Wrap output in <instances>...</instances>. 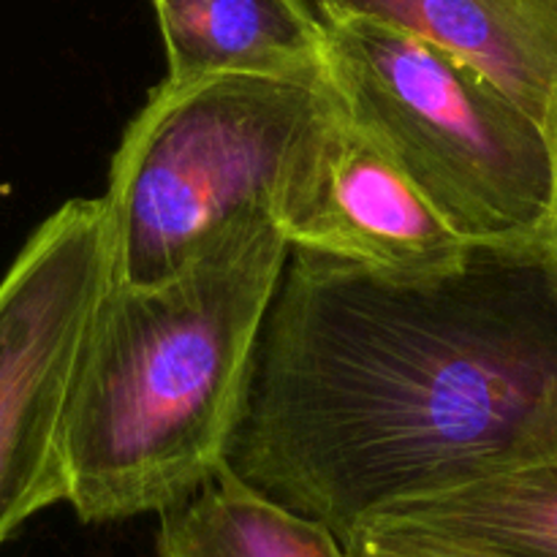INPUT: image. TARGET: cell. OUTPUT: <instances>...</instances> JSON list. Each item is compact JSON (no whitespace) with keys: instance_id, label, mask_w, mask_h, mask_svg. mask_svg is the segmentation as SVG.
Listing matches in <instances>:
<instances>
[{"instance_id":"6da1fadb","label":"cell","mask_w":557,"mask_h":557,"mask_svg":"<svg viewBox=\"0 0 557 557\" xmlns=\"http://www.w3.org/2000/svg\"><path fill=\"white\" fill-rule=\"evenodd\" d=\"M557 446V288L539 250L395 281L292 248L226 466L346 542Z\"/></svg>"},{"instance_id":"7a4b0ae2","label":"cell","mask_w":557,"mask_h":557,"mask_svg":"<svg viewBox=\"0 0 557 557\" xmlns=\"http://www.w3.org/2000/svg\"><path fill=\"white\" fill-rule=\"evenodd\" d=\"M288 256L259 215L166 281H109L65 417V504L85 525L163 515L226 462Z\"/></svg>"},{"instance_id":"3957f363","label":"cell","mask_w":557,"mask_h":557,"mask_svg":"<svg viewBox=\"0 0 557 557\" xmlns=\"http://www.w3.org/2000/svg\"><path fill=\"white\" fill-rule=\"evenodd\" d=\"M343 125L326 69L163 79L123 131L101 196L112 283L166 281L248 218L286 232Z\"/></svg>"},{"instance_id":"277c9868","label":"cell","mask_w":557,"mask_h":557,"mask_svg":"<svg viewBox=\"0 0 557 557\" xmlns=\"http://www.w3.org/2000/svg\"><path fill=\"white\" fill-rule=\"evenodd\" d=\"M324 65L348 125L457 232L544 253L553 156L542 120L455 54L368 16L330 20Z\"/></svg>"},{"instance_id":"5b68a950","label":"cell","mask_w":557,"mask_h":557,"mask_svg":"<svg viewBox=\"0 0 557 557\" xmlns=\"http://www.w3.org/2000/svg\"><path fill=\"white\" fill-rule=\"evenodd\" d=\"M109 281L103 199L60 205L0 277V544L69 498L65 417Z\"/></svg>"},{"instance_id":"8992f818","label":"cell","mask_w":557,"mask_h":557,"mask_svg":"<svg viewBox=\"0 0 557 557\" xmlns=\"http://www.w3.org/2000/svg\"><path fill=\"white\" fill-rule=\"evenodd\" d=\"M283 234L292 248L332 256L395 281L455 275L479 250L348 120L313 194Z\"/></svg>"},{"instance_id":"52a82bcc","label":"cell","mask_w":557,"mask_h":557,"mask_svg":"<svg viewBox=\"0 0 557 557\" xmlns=\"http://www.w3.org/2000/svg\"><path fill=\"white\" fill-rule=\"evenodd\" d=\"M326 20L368 16L487 76L542 120L557 90V0H319Z\"/></svg>"},{"instance_id":"ba28073f","label":"cell","mask_w":557,"mask_h":557,"mask_svg":"<svg viewBox=\"0 0 557 557\" xmlns=\"http://www.w3.org/2000/svg\"><path fill=\"white\" fill-rule=\"evenodd\" d=\"M152 9L174 85L326 69L330 20L319 0H152Z\"/></svg>"},{"instance_id":"9c48e42d","label":"cell","mask_w":557,"mask_h":557,"mask_svg":"<svg viewBox=\"0 0 557 557\" xmlns=\"http://www.w3.org/2000/svg\"><path fill=\"white\" fill-rule=\"evenodd\" d=\"M362 525L506 557H557V446L462 487L389 506Z\"/></svg>"},{"instance_id":"30bf717a","label":"cell","mask_w":557,"mask_h":557,"mask_svg":"<svg viewBox=\"0 0 557 557\" xmlns=\"http://www.w3.org/2000/svg\"><path fill=\"white\" fill-rule=\"evenodd\" d=\"M158 517V557H351L332 528L259 493L226 462Z\"/></svg>"},{"instance_id":"8fae6325","label":"cell","mask_w":557,"mask_h":557,"mask_svg":"<svg viewBox=\"0 0 557 557\" xmlns=\"http://www.w3.org/2000/svg\"><path fill=\"white\" fill-rule=\"evenodd\" d=\"M346 547L351 557H506L381 525H359L346 539Z\"/></svg>"},{"instance_id":"7c38bea8","label":"cell","mask_w":557,"mask_h":557,"mask_svg":"<svg viewBox=\"0 0 557 557\" xmlns=\"http://www.w3.org/2000/svg\"><path fill=\"white\" fill-rule=\"evenodd\" d=\"M544 131H547L549 156H553V205H549L547 232H544V261H547L549 277L557 288V90L549 101L547 114H544Z\"/></svg>"}]
</instances>
